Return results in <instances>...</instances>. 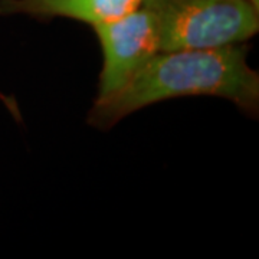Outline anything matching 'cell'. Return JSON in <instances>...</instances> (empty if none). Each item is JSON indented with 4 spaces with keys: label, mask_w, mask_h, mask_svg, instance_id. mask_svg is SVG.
<instances>
[{
    "label": "cell",
    "mask_w": 259,
    "mask_h": 259,
    "mask_svg": "<svg viewBox=\"0 0 259 259\" xmlns=\"http://www.w3.org/2000/svg\"><path fill=\"white\" fill-rule=\"evenodd\" d=\"M141 0H0V16H28L39 23L69 19L94 28L130 13Z\"/></svg>",
    "instance_id": "obj_4"
},
{
    "label": "cell",
    "mask_w": 259,
    "mask_h": 259,
    "mask_svg": "<svg viewBox=\"0 0 259 259\" xmlns=\"http://www.w3.org/2000/svg\"><path fill=\"white\" fill-rule=\"evenodd\" d=\"M249 44L158 52L124 88L94 98L87 122L111 130L121 120L158 102L186 97H216L258 118L259 72L248 65Z\"/></svg>",
    "instance_id": "obj_1"
},
{
    "label": "cell",
    "mask_w": 259,
    "mask_h": 259,
    "mask_svg": "<svg viewBox=\"0 0 259 259\" xmlns=\"http://www.w3.org/2000/svg\"><path fill=\"white\" fill-rule=\"evenodd\" d=\"M156 15L161 52L243 44L259 32V0H141Z\"/></svg>",
    "instance_id": "obj_2"
},
{
    "label": "cell",
    "mask_w": 259,
    "mask_h": 259,
    "mask_svg": "<svg viewBox=\"0 0 259 259\" xmlns=\"http://www.w3.org/2000/svg\"><path fill=\"white\" fill-rule=\"evenodd\" d=\"M91 30L98 40L102 62L95 98L120 91L153 56L161 52L157 18L144 3Z\"/></svg>",
    "instance_id": "obj_3"
}]
</instances>
